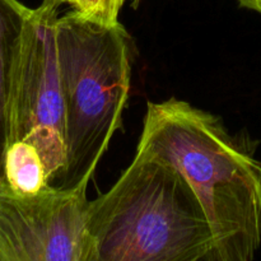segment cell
Returning a JSON list of instances; mask_svg holds the SVG:
<instances>
[{
  "instance_id": "1",
  "label": "cell",
  "mask_w": 261,
  "mask_h": 261,
  "mask_svg": "<svg viewBox=\"0 0 261 261\" xmlns=\"http://www.w3.org/2000/svg\"><path fill=\"white\" fill-rule=\"evenodd\" d=\"M137 152L175 166L203 206L216 261H251L261 246V163L218 116L189 102H148Z\"/></svg>"
},
{
  "instance_id": "2",
  "label": "cell",
  "mask_w": 261,
  "mask_h": 261,
  "mask_svg": "<svg viewBox=\"0 0 261 261\" xmlns=\"http://www.w3.org/2000/svg\"><path fill=\"white\" fill-rule=\"evenodd\" d=\"M92 261H216L198 196L173 165L135 153L109 191L89 200Z\"/></svg>"
},
{
  "instance_id": "3",
  "label": "cell",
  "mask_w": 261,
  "mask_h": 261,
  "mask_svg": "<svg viewBox=\"0 0 261 261\" xmlns=\"http://www.w3.org/2000/svg\"><path fill=\"white\" fill-rule=\"evenodd\" d=\"M66 166L55 188L87 189L116 130L132 83V37L71 9L56 22Z\"/></svg>"
},
{
  "instance_id": "4",
  "label": "cell",
  "mask_w": 261,
  "mask_h": 261,
  "mask_svg": "<svg viewBox=\"0 0 261 261\" xmlns=\"http://www.w3.org/2000/svg\"><path fill=\"white\" fill-rule=\"evenodd\" d=\"M59 8L41 3L23 25L15 53L8 107V147L33 145L42 157L51 186L66 166L65 105L58 63Z\"/></svg>"
},
{
  "instance_id": "5",
  "label": "cell",
  "mask_w": 261,
  "mask_h": 261,
  "mask_svg": "<svg viewBox=\"0 0 261 261\" xmlns=\"http://www.w3.org/2000/svg\"><path fill=\"white\" fill-rule=\"evenodd\" d=\"M87 189L22 194L0 178V261H92Z\"/></svg>"
},
{
  "instance_id": "6",
  "label": "cell",
  "mask_w": 261,
  "mask_h": 261,
  "mask_svg": "<svg viewBox=\"0 0 261 261\" xmlns=\"http://www.w3.org/2000/svg\"><path fill=\"white\" fill-rule=\"evenodd\" d=\"M32 9L19 0H0V178L8 149V107L15 53Z\"/></svg>"
},
{
  "instance_id": "7",
  "label": "cell",
  "mask_w": 261,
  "mask_h": 261,
  "mask_svg": "<svg viewBox=\"0 0 261 261\" xmlns=\"http://www.w3.org/2000/svg\"><path fill=\"white\" fill-rule=\"evenodd\" d=\"M4 178L10 188L22 194L37 193L50 185L42 157L33 145L25 142H14L8 147Z\"/></svg>"
},
{
  "instance_id": "8",
  "label": "cell",
  "mask_w": 261,
  "mask_h": 261,
  "mask_svg": "<svg viewBox=\"0 0 261 261\" xmlns=\"http://www.w3.org/2000/svg\"><path fill=\"white\" fill-rule=\"evenodd\" d=\"M126 0H96L92 19L114 24L120 22L119 15Z\"/></svg>"
},
{
  "instance_id": "9",
  "label": "cell",
  "mask_w": 261,
  "mask_h": 261,
  "mask_svg": "<svg viewBox=\"0 0 261 261\" xmlns=\"http://www.w3.org/2000/svg\"><path fill=\"white\" fill-rule=\"evenodd\" d=\"M94 5H96V0H73L70 4L71 9L76 10V12L82 13L86 17L92 18L93 14Z\"/></svg>"
},
{
  "instance_id": "10",
  "label": "cell",
  "mask_w": 261,
  "mask_h": 261,
  "mask_svg": "<svg viewBox=\"0 0 261 261\" xmlns=\"http://www.w3.org/2000/svg\"><path fill=\"white\" fill-rule=\"evenodd\" d=\"M239 4L242 8H246V9L254 10L261 14V0H237Z\"/></svg>"
},
{
  "instance_id": "11",
  "label": "cell",
  "mask_w": 261,
  "mask_h": 261,
  "mask_svg": "<svg viewBox=\"0 0 261 261\" xmlns=\"http://www.w3.org/2000/svg\"><path fill=\"white\" fill-rule=\"evenodd\" d=\"M71 2H73V0H42V3H46V4H48V5H53V7H55V8H59L60 5H63V4L70 5Z\"/></svg>"
},
{
  "instance_id": "12",
  "label": "cell",
  "mask_w": 261,
  "mask_h": 261,
  "mask_svg": "<svg viewBox=\"0 0 261 261\" xmlns=\"http://www.w3.org/2000/svg\"><path fill=\"white\" fill-rule=\"evenodd\" d=\"M140 3H142V0H132V7L134 8V9H138V7L140 5Z\"/></svg>"
}]
</instances>
